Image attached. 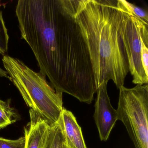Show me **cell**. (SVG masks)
<instances>
[{"mask_svg":"<svg viewBox=\"0 0 148 148\" xmlns=\"http://www.w3.org/2000/svg\"><path fill=\"white\" fill-rule=\"evenodd\" d=\"M15 13L21 38L40 73L57 92L89 104L97 92L88 48L75 18V1L19 0Z\"/></svg>","mask_w":148,"mask_h":148,"instance_id":"cell-1","label":"cell"},{"mask_svg":"<svg viewBox=\"0 0 148 148\" xmlns=\"http://www.w3.org/2000/svg\"><path fill=\"white\" fill-rule=\"evenodd\" d=\"M130 10L125 0L75 1V18L90 53L97 89L104 82L124 86L129 72L120 31Z\"/></svg>","mask_w":148,"mask_h":148,"instance_id":"cell-2","label":"cell"},{"mask_svg":"<svg viewBox=\"0 0 148 148\" xmlns=\"http://www.w3.org/2000/svg\"><path fill=\"white\" fill-rule=\"evenodd\" d=\"M2 60L11 81L27 105L49 125L56 123L64 108L63 93L56 92L45 77L21 60L8 55H4Z\"/></svg>","mask_w":148,"mask_h":148,"instance_id":"cell-3","label":"cell"},{"mask_svg":"<svg viewBox=\"0 0 148 148\" xmlns=\"http://www.w3.org/2000/svg\"><path fill=\"white\" fill-rule=\"evenodd\" d=\"M119 90L118 120L125 126L135 148H148V84Z\"/></svg>","mask_w":148,"mask_h":148,"instance_id":"cell-4","label":"cell"},{"mask_svg":"<svg viewBox=\"0 0 148 148\" xmlns=\"http://www.w3.org/2000/svg\"><path fill=\"white\" fill-rule=\"evenodd\" d=\"M121 38L127 55L129 72L135 84H148L142 63V41L148 38V23L128 13L123 21L120 31Z\"/></svg>","mask_w":148,"mask_h":148,"instance_id":"cell-5","label":"cell"},{"mask_svg":"<svg viewBox=\"0 0 148 148\" xmlns=\"http://www.w3.org/2000/svg\"><path fill=\"white\" fill-rule=\"evenodd\" d=\"M108 83L105 82L97 89L93 118L101 141L108 140L117 121V112L111 104L107 92Z\"/></svg>","mask_w":148,"mask_h":148,"instance_id":"cell-6","label":"cell"},{"mask_svg":"<svg viewBox=\"0 0 148 148\" xmlns=\"http://www.w3.org/2000/svg\"><path fill=\"white\" fill-rule=\"evenodd\" d=\"M69 148H87L81 127L72 112L64 108L58 120Z\"/></svg>","mask_w":148,"mask_h":148,"instance_id":"cell-7","label":"cell"},{"mask_svg":"<svg viewBox=\"0 0 148 148\" xmlns=\"http://www.w3.org/2000/svg\"><path fill=\"white\" fill-rule=\"evenodd\" d=\"M30 121L25 128V148H42L49 125L37 113L30 109Z\"/></svg>","mask_w":148,"mask_h":148,"instance_id":"cell-8","label":"cell"},{"mask_svg":"<svg viewBox=\"0 0 148 148\" xmlns=\"http://www.w3.org/2000/svg\"><path fill=\"white\" fill-rule=\"evenodd\" d=\"M65 144V139L63 130L58 121L48 127L42 148H63Z\"/></svg>","mask_w":148,"mask_h":148,"instance_id":"cell-9","label":"cell"},{"mask_svg":"<svg viewBox=\"0 0 148 148\" xmlns=\"http://www.w3.org/2000/svg\"><path fill=\"white\" fill-rule=\"evenodd\" d=\"M17 120L16 113L10 102L0 99V129L15 123Z\"/></svg>","mask_w":148,"mask_h":148,"instance_id":"cell-10","label":"cell"},{"mask_svg":"<svg viewBox=\"0 0 148 148\" xmlns=\"http://www.w3.org/2000/svg\"><path fill=\"white\" fill-rule=\"evenodd\" d=\"M9 36L3 18L2 11L0 9V54L5 55L8 51Z\"/></svg>","mask_w":148,"mask_h":148,"instance_id":"cell-11","label":"cell"},{"mask_svg":"<svg viewBox=\"0 0 148 148\" xmlns=\"http://www.w3.org/2000/svg\"><path fill=\"white\" fill-rule=\"evenodd\" d=\"M25 138L21 137L15 140L6 139L0 137V148H25Z\"/></svg>","mask_w":148,"mask_h":148,"instance_id":"cell-12","label":"cell"},{"mask_svg":"<svg viewBox=\"0 0 148 148\" xmlns=\"http://www.w3.org/2000/svg\"><path fill=\"white\" fill-rule=\"evenodd\" d=\"M126 4L134 16L148 23V14L145 10L126 1Z\"/></svg>","mask_w":148,"mask_h":148,"instance_id":"cell-13","label":"cell"},{"mask_svg":"<svg viewBox=\"0 0 148 148\" xmlns=\"http://www.w3.org/2000/svg\"><path fill=\"white\" fill-rule=\"evenodd\" d=\"M141 59L143 68L145 74L148 76V38L142 40Z\"/></svg>","mask_w":148,"mask_h":148,"instance_id":"cell-14","label":"cell"},{"mask_svg":"<svg viewBox=\"0 0 148 148\" xmlns=\"http://www.w3.org/2000/svg\"><path fill=\"white\" fill-rule=\"evenodd\" d=\"M64 148H69V147H67L66 145H65L64 146Z\"/></svg>","mask_w":148,"mask_h":148,"instance_id":"cell-15","label":"cell"},{"mask_svg":"<svg viewBox=\"0 0 148 148\" xmlns=\"http://www.w3.org/2000/svg\"></svg>","mask_w":148,"mask_h":148,"instance_id":"cell-16","label":"cell"}]
</instances>
